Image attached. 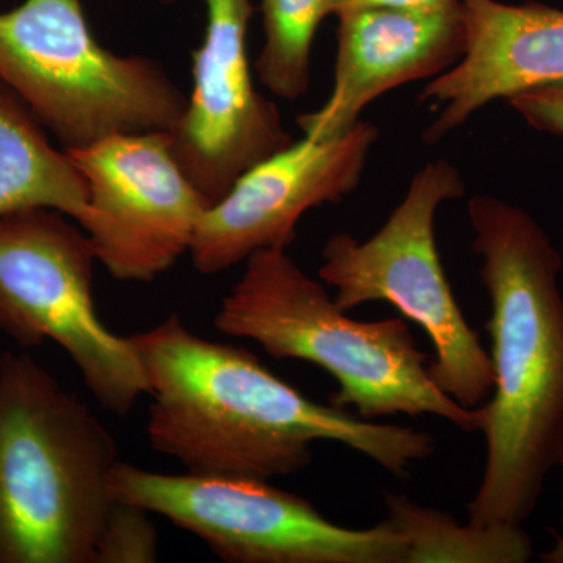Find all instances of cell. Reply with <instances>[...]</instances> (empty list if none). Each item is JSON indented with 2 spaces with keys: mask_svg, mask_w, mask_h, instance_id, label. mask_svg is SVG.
Wrapping results in <instances>:
<instances>
[{
  "mask_svg": "<svg viewBox=\"0 0 563 563\" xmlns=\"http://www.w3.org/2000/svg\"><path fill=\"white\" fill-rule=\"evenodd\" d=\"M131 340L152 396L147 439L187 473L272 481L307 468L314 442H335L406 477L435 451L428 432L310 401L252 352L196 335L179 314Z\"/></svg>",
  "mask_w": 563,
  "mask_h": 563,
  "instance_id": "1",
  "label": "cell"
},
{
  "mask_svg": "<svg viewBox=\"0 0 563 563\" xmlns=\"http://www.w3.org/2000/svg\"><path fill=\"white\" fill-rule=\"evenodd\" d=\"M472 247L490 299L495 387L483 409L485 466L468 521L523 525L563 453L561 252L528 211L490 195L468 201Z\"/></svg>",
  "mask_w": 563,
  "mask_h": 563,
  "instance_id": "2",
  "label": "cell"
},
{
  "mask_svg": "<svg viewBox=\"0 0 563 563\" xmlns=\"http://www.w3.org/2000/svg\"><path fill=\"white\" fill-rule=\"evenodd\" d=\"M118 462L107 426L46 366L0 355V563H95Z\"/></svg>",
  "mask_w": 563,
  "mask_h": 563,
  "instance_id": "3",
  "label": "cell"
},
{
  "mask_svg": "<svg viewBox=\"0 0 563 563\" xmlns=\"http://www.w3.org/2000/svg\"><path fill=\"white\" fill-rule=\"evenodd\" d=\"M214 314L218 331L261 344L274 358L320 366L339 385L331 404L365 421L433 415L481 432L483 409H466L429 376L431 358L402 318L357 321L287 250L255 252Z\"/></svg>",
  "mask_w": 563,
  "mask_h": 563,
  "instance_id": "4",
  "label": "cell"
},
{
  "mask_svg": "<svg viewBox=\"0 0 563 563\" xmlns=\"http://www.w3.org/2000/svg\"><path fill=\"white\" fill-rule=\"evenodd\" d=\"M0 81L65 150L172 132L188 103L158 63L106 49L80 0H24L0 13Z\"/></svg>",
  "mask_w": 563,
  "mask_h": 563,
  "instance_id": "5",
  "label": "cell"
},
{
  "mask_svg": "<svg viewBox=\"0 0 563 563\" xmlns=\"http://www.w3.org/2000/svg\"><path fill=\"white\" fill-rule=\"evenodd\" d=\"M465 192L453 163H426L373 236L362 242L340 232L325 242L318 277L333 288V301L344 312L385 301L417 322L435 351L428 368L433 384L466 409H477L495 387L492 357L455 301L435 240L440 207Z\"/></svg>",
  "mask_w": 563,
  "mask_h": 563,
  "instance_id": "6",
  "label": "cell"
},
{
  "mask_svg": "<svg viewBox=\"0 0 563 563\" xmlns=\"http://www.w3.org/2000/svg\"><path fill=\"white\" fill-rule=\"evenodd\" d=\"M73 221L52 209L0 218V331L22 347L57 344L102 409L128 415L150 384L131 336L96 312L95 250Z\"/></svg>",
  "mask_w": 563,
  "mask_h": 563,
  "instance_id": "7",
  "label": "cell"
},
{
  "mask_svg": "<svg viewBox=\"0 0 563 563\" xmlns=\"http://www.w3.org/2000/svg\"><path fill=\"white\" fill-rule=\"evenodd\" d=\"M110 484L117 501L161 515L224 562L406 563V540L387 521L344 528L257 477L163 474L118 462Z\"/></svg>",
  "mask_w": 563,
  "mask_h": 563,
  "instance_id": "8",
  "label": "cell"
},
{
  "mask_svg": "<svg viewBox=\"0 0 563 563\" xmlns=\"http://www.w3.org/2000/svg\"><path fill=\"white\" fill-rule=\"evenodd\" d=\"M65 151L87 187L79 225L111 277L150 284L190 252L210 202L174 157L168 132L120 133Z\"/></svg>",
  "mask_w": 563,
  "mask_h": 563,
  "instance_id": "9",
  "label": "cell"
},
{
  "mask_svg": "<svg viewBox=\"0 0 563 563\" xmlns=\"http://www.w3.org/2000/svg\"><path fill=\"white\" fill-rule=\"evenodd\" d=\"M203 2L207 29L192 54L191 96L168 133L174 157L213 206L247 169L287 150L292 136L280 111L252 80L246 47L251 0Z\"/></svg>",
  "mask_w": 563,
  "mask_h": 563,
  "instance_id": "10",
  "label": "cell"
},
{
  "mask_svg": "<svg viewBox=\"0 0 563 563\" xmlns=\"http://www.w3.org/2000/svg\"><path fill=\"white\" fill-rule=\"evenodd\" d=\"M376 125L361 121L331 140L292 141L247 169L207 209L191 244L199 273L220 274L265 250H288L307 211L340 203L362 184Z\"/></svg>",
  "mask_w": 563,
  "mask_h": 563,
  "instance_id": "11",
  "label": "cell"
},
{
  "mask_svg": "<svg viewBox=\"0 0 563 563\" xmlns=\"http://www.w3.org/2000/svg\"><path fill=\"white\" fill-rule=\"evenodd\" d=\"M459 2L462 58L418 96L433 111L422 132L426 144L440 143L488 103L563 81V10L539 2Z\"/></svg>",
  "mask_w": 563,
  "mask_h": 563,
  "instance_id": "12",
  "label": "cell"
},
{
  "mask_svg": "<svg viewBox=\"0 0 563 563\" xmlns=\"http://www.w3.org/2000/svg\"><path fill=\"white\" fill-rule=\"evenodd\" d=\"M336 18L331 96L296 120L306 139L344 135L369 103L402 85L440 76L465 51L461 2L432 11L350 10Z\"/></svg>",
  "mask_w": 563,
  "mask_h": 563,
  "instance_id": "13",
  "label": "cell"
},
{
  "mask_svg": "<svg viewBox=\"0 0 563 563\" xmlns=\"http://www.w3.org/2000/svg\"><path fill=\"white\" fill-rule=\"evenodd\" d=\"M29 209L62 211L80 224L87 214L84 177L65 150L0 81V218Z\"/></svg>",
  "mask_w": 563,
  "mask_h": 563,
  "instance_id": "14",
  "label": "cell"
},
{
  "mask_svg": "<svg viewBox=\"0 0 563 563\" xmlns=\"http://www.w3.org/2000/svg\"><path fill=\"white\" fill-rule=\"evenodd\" d=\"M387 523L407 544L406 563H526L531 537L521 525H459L440 510L404 495L384 493Z\"/></svg>",
  "mask_w": 563,
  "mask_h": 563,
  "instance_id": "15",
  "label": "cell"
},
{
  "mask_svg": "<svg viewBox=\"0 0 563 563\" xmlns=\"http://www.w3.org/2000/svg\"><path fill=\"white\" fill-rule=\"evenodd\" d=\"M265 44L255 73L266 90L298 99L310 85L314 35L324 18L335 14V0H261Z\"/></svg>",
  "mask_w": 563,
  "mask_h": 563,
  "instance_id": "16",
  "label": "cell"
},
{
  "mask_svg": "<svg viewBox=\"0 0 563 563\" xmlns=\"http://www.w3.org/2000/svg\"><path fill=\"white\" fill-rule=\"evenodd\" d=\"M157 544L151 512L114 501L96 544L95 563H154Z\"/></svg>",
  "mask_w": 563,
  "mask_h": 563,
  "instance_id": "17",
  "label": "cell"
},
{
  "mask_svg": "<svg viewBox=\"0 0 563 563\" xmlns=\"http://www.w3.org/2000/svg\"><path fill=\"white\" fill-rule=\"evenodd\" d=\"M506 102L533 131L563 139V81L520 92Z\"/></svg>",
  "mask_w": 563,
  "mask_h": 563,
  "instance_id": "18",
  "label": "cell"
},
{
  "mask_svg": "<svg viewBox=\"0 0 563 563\" xmlns=\"http://www.w3.org/2000/svg\"><path fill=\"white\" fill-rule=\"evenodd\" d=\"M459 0H335V16L343 11L362 9H390L409 11H432L451 9Z\"/></svg>",
  "mask_w": 563,
  "mask_h": 563,
  "instance_id": "19",
  "label": "cell"
},
{
  "mask_svg": "<svg viewBox=\"0 0 563 563\" xmlns=\"http://www.w3.org/2000/svg\"><path fill=\"white\" fill-rule=\"evenodd\" d=\"M559 465L563 466V453L561 455V461H559ZM540 559H542V562L547 563H563V537H558V542H555L553 550L542 554V558Z\"/></svg>",
  "mask_w": 563,
  "mask_h": 563,
  "instance_id": "20",
  "label": "cell"
}]
</instances>
